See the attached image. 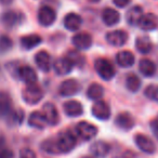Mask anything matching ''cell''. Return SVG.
Masks as SVG:
<instances>
[{
	"instance_id": "6da1fadb",
	"label": "cell",
	"mask_w": 158,
	"mask_h": 158,
	"mask_svg": "<svg viewBox=\"0 0 158 158\" xmlns=\"http://www.w3.org/2000/svg\"><path fill=\"white\" fill-rule=\"evenodd\" d=\"M44 97V92H42L41 88L35 85H26V88L23 89L22 91V98L24 100L25 103L29 104V105H35V104L39 103L42 100Z\"/></svg>"
},
{
	"instance_id": "7a4b0ae2",
	"label": "cell",
	"mask_w": 158,
	"mask_h": 158,
	"mask_svg": "<svg viewBox=\"0 0 158 158\" xmlns=\"http://www.w3.org/2000/svg\"><path fill=\"white\" fill-rule=\"evenodd\" d=\"M94 68L98 75L104 80H110L115 76L114 66L105 59H98L94 63Z\"/></svg>"
},
{
	"instance_id": "3957f363",
	"label": "cell",
	"mask_w": 158,
	"mask_h": 158,
	"mask_svg": "<svg viewBox=\"0 0 158 158\" xmlns=\"http://www.w3.org/2000/svg\"><path fill=\"white\" fill-rule=\"evenodd\" d=\"M57 146H59L61 153H68L73 151L76 146V138L70 132H63L60 133L56 139Z\"/></svg>"
},
{
	"instance_id": "277c9868",
	"label": "cell",
	"mask_w": 158,
	"mask_h": 158,
	"mask_svg": "<svg viewBox=\"0 0 158 158\" xmlns=\"http://www.w3.org/2000/svg\"><path fill=\"white\" fill-rule=\"evenodd\" d=\"M76 131H77V134H78L84 141H89V140H92L98 134V128L90 123L80 121V123L76 126Z\"/></svg>"
},
{
	"instance_id": "5b68a950",
	"label": "cell",
	"mask_w": 158,
	"mask_h": 158,
	"mask_svg": "<svg viewBox=\"0 0 158 158\" xmlns=\"http://www.w3.org/2000/svg\"><path fill=\"white\" fill-rule=\"evenodd\" d=\"M38 18V22H39L40 25L44 27L51 26L53 23L55 22V19H56V13L55 11L49 6H44V7H41L38 11L37 14Z\"/></svg>"
},
{
	"instance_id": "8992f818",
	"label": "cell",
	"mask_w": 158,
	"mask_h": 158,
	"mask_svg": "<svg viewBox=\"0 0 158 158\" xmlns=\"http://www.w3.org/2000/svg\"><path fill=\"white\" fill-rule=\"evenodd\" d=\"M79 90H80V86H79L77 80H75V79H67V80H64L60 85L59 93L62 97L67 98L77 94Z\"/></svg>"
},
{
	"instance_id": "52a82bcc",
	"label": "cell",
	"mask_w": 158,
	"mask_h": 158,
	"mask_svg": "<svg viewBox=\"0 0 158 158\" xmlns=\"http://www.w3.org/2000/svg\"><path fill=\"white\" fill-rule=\"evenodd\" d=\"M134 142H135L136 146H138L141 151L146 154H153L156 149L153 140H151V139L145 135V134H142V133L136 134V135L134 136Z\"/></svg>"
},
{
	"instance_id": "ba28073f",
	"label": "cell",
	"mask_w": 158,
	"mask_h": 158,
	"mask_svg": "<svg viewBox=\"0 0 158 158\" xmlns=\"http://www.w3.org/2000/svg\"><path fill=\"white\" fill-rule=\"evenodd\" d=\"M92 114L100 120H107L110 117V108L104 101H97L92 106Z\"/></svg>"
},
{
	"instance_id": "9c48e42d",
	"label": "cell",
	"mask_w": 158,
	"mask_h": 158,
	"mask_svg": "<svg viewBox=\"0 0 158 158\" xmlns=\"http://www.w3.org/2000/svg\"><path fill=\"white\" fill-rule=\"evenodd\" d=\"M42 114H44V118H46L48 125L50 126H55L59 123V112H57V108L54 104L52 103H46L42 106Z\"/></svg>"
},
{
	"instance_id": "30bf717a",
	"label": "cell",
	"mask_w": 158,
	"mask_h": 158,
	"mask_svg": "<svg viewBox=\"0 0 158 158\" xmlns=\"http://www.w3.org/2000/svg\"><path fill=\"white\" fill-rule=\"evenodd\" d=\"M18 77L26 85H35L37 82V74L31 66H21L18 68Z\"/></svg>"
},
{
	"instance_id": "8fae6325",
	"label": "cell",
	"mask_w": 158,
	"mask_h": 158,
	"mask_svg": "<svg viewBox=\"0 0 158 158\" xmlns=\"http://www.w3.org/2000/svg\"><path fill=\"white\" fill-rule=\"evenodd\" d=\"M106 40L110 44L115 47H121L127 42L128 40V34L125 31H120V29H117V31H113L107 33L106 35Z\"/></svg>"
},
{
	"instance_id": "7c38bea8",
	"label": "cell",
	"mask_w": 158,
	"mask_h": 158,
	"mask_svg": "<svg viewBox=\"0 0 158 158\" xmlns=\"http://www.w3.org/2000/svg\"><path fill=\"white\" fill-rule=\"evenodd\" d=\"M73 67H74V65L67 56L60 57V59L55 60V62L53 63V68H54L55 73L57 75H61V76L69 74L72 72Z\"/></svg>"
},
{
	"instance_id": "4fadbf2b",
	"label": "cell",
	"mask_w": 158,
	"mask_h": 158,
	"mask_svg": "<svg viewBox=\"0 0 158 158\" xmlns=\"http://www.w3.org/2000/svg\"><path fill=\"white\" fill-rule=\"evenodd\" d=\"M138 25L143 31H154V29H156L158 27V18L153 13L143 14Z\"/></svg>"
},
{
	"instance_id": "5bb4252c",
	"label": "cell",
	"mask_w": 158,
	"mask_h": 158,
	"mask_svg": "<svg viewBox=\"0 0 158 158\" xmlns=\"http://www.w3.org/2000/svg\"><path fill=\"white\" fill-rule=\"evenodd\" d=\"M73 44L79 50H87L92 44V37L87 33H79L73 37Z\"/></svg>"
},
{
	"instance_id": "9a60e30c",
	"label": "cell",
	"mask_w": 158,
	"mask_h": 158,
	"mask_svg": "<svg viewBox=\"0 0 158 158\" xmlns=\"http://www.w3.org/2000/svg\"><path fill=\"white\" fill-rule=\"evenodd\" d=\"M64 27L67 31H76L80 28L82 24V19L80 18V15L76 13H68L67 15L64 18Z\"/></svg>"
},
{
	"instance_id": "2e32d148",
	"label": "cell",
	"mask_w": 158,
	"mask_h": 158,
	"mask_svg": "<svg viewBox=\"0 0 158 158\" xmlns=\"http://www.w3.org/2000/svg\"><path fill=\"white\" fill-rule=\"evenodd\" d=\"M134 118L129 113H120L115 119V123L123 130H130L134 127Z\"/></svg>"
},
{
	"instance_id": "e0dca14e",
	"label": "cell",
	"mask_w": 158,
	"mask_h": 158,
	"mask_svg": "<svg viewBox=\"0 0 158 158\" xmlns=\"http://www.w3.org/2000/svg\"><path fill=\"white\" fill-rule=\"evenodd\" d=\"M35 63L42 72H49L51 68V56L47 51H39L35 56Z\"/></svg>"
},
{
	"instance_id": "ac0fdd59",
	"label": "cell",
	"mask_w": 158,
	"mask_h": 158,
	"mask_svg": "<svg viewBox=\"0 0 158 158\" xmlns=\"http://www.w3.org/2000/svg\"><path fill=\"white\" fill-rule=\"evenodd\" d=\"M63 110L64 113L69 117H78L84 113V107L78 101H74V100L64 103Z\"/></svg>"
},
{
	"instance_id": "d6986e66",
	"label": "cell",
	"mask_w": 158,
	"mask_h": 158,
	"mask_svg": "<svg viewBox=\"0 0 158 158\" xmlns=\"http://www.w3.org/2000/svg\"><path fill=\"white\" fill-rule=\"evenodd\" d=\"M102 20H103L104 24L107 26H114L120 21V14L118 11L112 9V8H106L102 13Z\"/></svg>"
},
{
	"instance_id": "ffe728a7",
	"label": "cell",
	"mask_w": 158,
	"mask_h": 158,
	"mask_svg": "<svg viewBox=\"0 0 158 158\" xmlns=\"http://www.w3.org/2000/svg\"><path fill=\"white\" fill-rule=\"evenodd\" d=\"M91 153L93 154L94 157H99V158H103L110 153V144H107L104 141H97L94 142L90 147Z\"/></svg>"
},
{
	"instance_id": "44dd1931",
	"label": "cell",
	"mask_w": 158,
	"mask_h": 158,
	"mask_svg": "<svg viewBox=\"0 0 158 158\" xmlns=\"http://www.w3.org/2000/svg\"><path fill=\"white\" fill-rule=\"evenodd\" d=\"M134 61H135V57H134L133 53L130 52V51H120L116 55L117 64L119 66H121V67H130V66H132L134 64Z\"/></svg>"
},
{
	"instance_id": "7402d4cb",
	"label": "cell",
	"mask_w": 158,
	"mask_h": 158,
	"mask_svg": "<svg viewBox=\"0 0 158 158\" xmlns=\"http://www.w3.org/2000/svg\"><path fill=\"white\" fill-rule=\"evenodd\" d=\"M143 16V10L139 6H134L131 9H129L126 14V20L128 24L130 25H138L140 22L141 18Z\"/></svg>"
},
{
	"instance_id": "603a6c76",
	"label": "cell",
	"mask_w": 158,
	"mask_h": 158,
	"mask_svg": "<svg viewBox=\"0 0 158 158\" xmlns=\"http://www.w3.org/2000/svg\"><path fill=\"white\" fill-rule=\"evenodd\" d=\"M28 123L31 127L36 128V129H44V128L48 125L44 114L40 112L31 113L28 117Z\"/></svg>"
},
{
	"instance_id": "cb8c5ba5",
	"label": "cell",
	"mask_w": 158,
	"mask_h": 158,
	"mask_svg": "<svg viewBox=\"0 0 158 158\" xmlns=\"http://www.w3.org/2000/svg\"><path fill=\"white\" fill-rule=\"evenodd\" d=\"M12 113V102L5 92H0V116H10Z\"/></svg>"
},
{
	"instance_id": "d4e9b609",
	"label": "cell",
	"mask_w": 158,
	"mask_h": 158,
	"mask_svg": "<svg viewBox=\"0 0 158 158\" xmlns=\"http://www.w3.org/2000/svg\"><path fill=\"white\" fill-rule=\"evenodd\" d=\"M139 69L141 74L144 75L145 77H152L156 73V66L151 60L143 59L139 63Z\"/></svg>"
},
{
	"instance_id": "484cf974",
	"label": "cell",
	"mask_w": 158,
	"mask_h": 158,
	"mask_svg": "<svg viewBox=\"0 0 158 158\" xmlns=\"http://www.w3.org/2000/svg\"><path fill=\"white\" fill-rule=\"evenodd\" d=\"M41 37L39 35H28L21 38V46L26 50H31L37 47L41 42Z\"/></svg>"
},
{
	"instance_id": "4316f807",
	"label": "cell",
	"mask_w": 158,
	"mask_h": 158,
	"mask_svg": "<svg viewBox=\"0 0 158 158\" xmlns=\"http://www.w3.org/2000/svg\"><path fill=\"white\" fill-rule=\"evenodd\" d=\"M135 47L138 49V51H140L141 53L147 54L153 49V44H152L151 39L147 36H142V37H139L135 40Z\"/></svg>"
},
{
	"instance_id": "83f0119b",
	"label": "cell",
	"mask_w": 158,
	"mask_h": 158,
	"mask_svg": "<svg viewBox=\"0 0 158 158\" xmlns=\"http://www.w3.org/2000/svg\"><path fill=\"white\" fill-rule=\"evenodd\" d=\"M19 22V15L13 11H8L1 15V23L8 28L13 27Z\"/></svg>"
},
{
	"instance_id": "f1b7e54d",
	"label": "cell",
	"mask_w": 158,
	"mask_h": 158,
	"mask_svg": "<svg viewBox=\"0 0 158 158\" xmlns=\"http://www.w3.org/2000/svg\"><path fill=\"white\" fill-rule=\"evenodd\" d=\"M126 87L131 92H136L141 87V80L135 74H129L126 77Z\"/></svg>"
},
{
	"instance_id": "f546056e",
	"label": "cell",
	"mask_w": 158,
	"mask_h": 158,
	"mask_svg": "<svg viewBox=\"0 0 158 158\" xmlns=\"http://www.w3.org/2000/svg\"><path fill=\"white\" fill-rule=\"evenodd\" d=\"M103 87L99 84H92L90 85V87L88 88V91H87V95L90 100H94V101H98L100 100L102 97H103Z\"/></svg>"
},
{
	"instance_id": "4dcf8cb0",
	"label": "cell",
	"mask_w": 158,
	"mask_h": 158,
	"mask_svg": "<svg viewBox=\"0 0 158 158\" xmlns=\"http://www.w3.org/2000/svg\"><path fill=\"white\" fill-rule=\"evenodd\" d=\"M41 149L46 153L50 154V155H56V154H61L59 146H57L56 140H47L41 143Z\"/></svg>"
},
{
	"instance_id": "1f68e13d",
	"label": "cell",
	"mask_w": 158,
	"mask_h": 158,
	"mask_svg": "<svg viewBox=\"0 0 158 158\" xmlns=\"http://www.w3.org/2000/svg\"><path fill=\"white\" fill-rule=\"evenodd\" d=\"M13 47V41L8 36H0V54H5L10 51Z\"/></svg>"
},
{
	"instance_id": "d6a6232c",
	"label": "cell",
	"mask_w": 158,
	"mask_h": 158,
	"mask_svg": "<svg viewBox=\"0 0 158 158\" xmlns=\"http://www.w3.org/2000/svg\"><path fill=\"white\" fill-rule=\"evenodd\" d=\"M144 94H145V97H147L149 100L158 102V86H154V85L148 86L145 89Z\"/></svg>"
},
{
	"instance_id": "836d02e7",
	"label": "cell",
	"mask_w": 158,
	"mask_h": 158,
	"mask_svg": "<svg viewBox=\"0 0 158 158\" xmlns=\"http://www.w3.org/2000/svg\"><path fill=\"white\" fill-rule=\"evenodd\" d=\"M67 57L70 60V62L73 63V65L78 66L79 64H80V65L84 64V57L77 52H69V54L67 55Z\"/></svg>"
},
{
	"instance_id": "e575fe53",
	"label": "cell",
	"mask_w": 158,
	"mask_h": 158,
	"mask_svg": "<svg viewBox=\"0 0 158 158\" xmlns=\"http://www.w3.org/2000/svg\"><path fill=\"white\" fill-rule=\"evenodd\" d=\"M0 158H14L13 151L6 147H0Z\"/></svg>"
},
{
	"instance_id": "d590c367",
	"label": "cell",
	"mask_w": 158,
	"mask_h": 158,
	"mask_svg": "<svg viewBox=\"0 0 158 158\" xmlns=\"http://www.w3.org/2000/svg\"><path fill=\"white\" fill-rule=\"evenodd\" d=\"M21 158H36V154L29 148H23L20 152Z\"/></svg>"
},
{
	"instance_id": "8d00e7d4",
	"label": "cell",
	"mask_w": 158,
	"mask_h": 158,
	"mask_svg": "<svg viewBox=\"0 0 158 158\" xmlns=\"http://www.w3.org/2000/svg\"><path fill=\"white\" fill-rule=\"evenodd\" d=\"M113 2L116 7L118 8H125L130 3V0H113Z\"/></svg>"
},
{
	"instance_id": "74e56055",
	"label": "cell",
	"mask_w": 158,
	"mask_h": 158,
	"mask_svg": "<svg viewBox=\"0 0 158 158\" xmlns=\"http://www.w3.org/2000/svg\"><path fill=\"white\" fill-rule=\"evenodd\" d=\"M13 2V0H0V3L3 6H9Z\"/></svg>"
},
{
	"instance_id": "f35d334b",
	"label": "cell",
	"mask_w": 158,
	"mask_h": 158,
	"mask_svg": "<svg viewBox=\"0 0 158 158\" xmlns=\"http://www.w3.org/2000/svg\"><path fill=\"white\" fill-rule=\"evenodd\" d=\"M154 126H155V128L158 130V117H157V118H156V120L154 121Z\"/></svg>"
},
{
	"instance_id": "ab89813d",
	"label": "cell",
	"mask_w": 158,
	"mask_h": 158,
	"mask_svg": "<svg viewBox=\"0 0 158 158\" xmlns=\"http://www.w3.org/2000/svg\"><path fill=\"white\" fill-rule=\"evenodd\" d=\"M90 1H91V2H99L100 0H90Z\"/></svg>"
},
{
	"instance_id": "60d3db41",
	"label": "cell",
	"mask_w": 158,
	"mask_h": 158,
	"mask_svg": "<svg viewBox=\"0 0 158 158\" xmlns=\"http://www.w3.org/2000/svg\"><path fill=\"white\" fill-rule=\"evenodd\" d=\"M82 158H95V157H91V156H84Z\"/></svg>"
}]
</instances>
